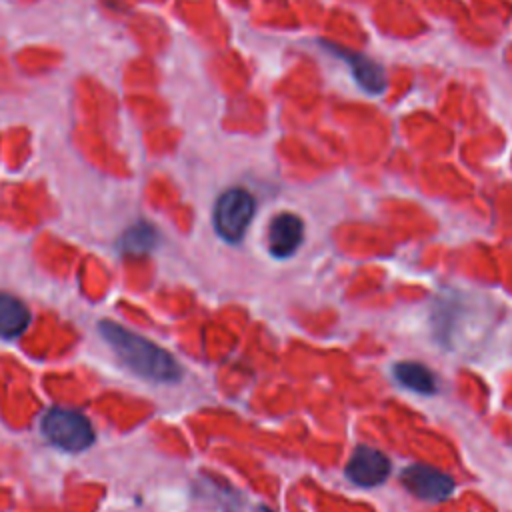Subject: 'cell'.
Masks as SVG:
<instances>
[{"instance_id": "1", "label": "cell", "mask_w": 512, "mask_h": 512, "mask_svg": "<svg viewBox=\"0 0 512 512\" xmlns=\"http://www.w3.org/2000/svg\"><path fill=\"white\" fill-rule=\"evenodd\" d=\"M98 330L106 340V344L112 348V352L136 376L150 382H162V384L180 380L182 376L180 364L162 346L154 344L152 340L112 320H102L98 324Z\"/></svg>"}, {"instance_id": "2", "label": "cell", "mask_w": 512, "mask_h": 512, "mask_svg": "<svg viewBox=\"0 0 512 512\" xmlns=\"http://www.w3.org/2000/svg\"><path fill=\"white\" fill-rule=\"evenodd\" d=\"M256 214V200L244 188H228L224 190L212 212V224L216 234L228 242L238 244L248 232Z\"/></svg>"}, {"instance_id": "3", "label": "cell", "mask_w": 512, "mask_h": 512, "mask_svg": "<svg viewBox=\"0 0 512 512\" xmlns=\"http://www.w3.org/2000/svg\"><path fill=\"white\" fill-rule=\"evenodd\" d=\"M42 434L64 452H82L96 440L88 418L70 408H50L42 418Z\"/></svg>"}, {"instance_id": "4", "label": "cell", "mask_w": 512, "mask_h": 512, "mask_svg": "<svg viewBox=\"0 0 512 512\" xmlns=\"http://www.w3.org/2000/svg\"><path fill=\"white\" fill-rule=\"evenodd\" d=\"M402 486L424 502H442L454 494V480L446 472L428 464H410L400 472Z\"/></svg>"}, {"instance_id": "5", "label": "cell", "mask_w": 512, "mask_h": 512, "mask_svg": "<svg viewBox=\"0 0 512 512\" xmlns=\"http://www.w3.org/2000/svg\"><path fill=\"white\" fill-rule=\"evenodd\" d=\"M390 470L392 466L384 452H380L378 448L360 444L354 448L352 456L348 458L344 474L354 486L376 488L388 480Z\"/></svg>"}, {"instance_id": "6", "label": "cell", "mask_w": 512, "mask_h": 512, "mask_svg": "<svg viewBox=\"0 0 512 512\" xmlns=\"http://www.w3.org/2000/svg\"><path fill=\"white\" fill-rule=\"evenodd\" d=\"M304 242V222L298 214L280 212L276 214L266 232V248L272 258H292Z\"/></svg>"}, {"instance_id": "7", "label": "cell", "mask_w": 512, "mask_h": 512, "mask_svg": "<svg viewBox=\"0 0 512 512\" xmlns=\"http://www.w3.org/2000/svg\"><path fill=\"white\" fill-rule=\"evenodd\" d=\"M338 54L346 60L354 80L358 86L368 92V94H382L386 90V74L382 66L368 56L360 52H350V50H338Z\"/></svg>"}, {"instance_id": "8", "label": "cell", "mask_w": 512, "mask_h": 512, "mask_svg": "<svg viewBox=\"0 0 512 512\" xmlns=\"http://www.w3.org/2000/svg\"><path fill=\"white\" fill-rule=\"evenodd\" d=\"M392 376L402 388L412 390L422 396H432L438 390V380H436L434 372L428 366L414 362V360L396 362L392 366Z\"/></svg>"}, {"instance_id": "9", "label": "cell", "mask_w": 512, "mask_h": 512, "mask_svg": "<svg viewBox=\"0 0 512 512\" xmlns=\"http://www.w3.org/2000/svg\"><path fill=\"white\" fill-rule=\"evenodd\" d=\"M30 324V312L22 300L0 292V338H16Z\"/></svg>"}, {"instance_id": "10", "label": "cell", "mask_w": 512, "mask_h": 512, "mask_svg": "<svg viewBox=\"0 0 512 512\" xmlns=\"http://www.w3.org/2000/svg\"><path fill=\"white\" fill-rule=\"evenodd\" d=\"M158 242V232L148 222H136L118 240V248L128 256H142L150 252Z\"/></svg>"}, {"instance_id": "11", "label": "cell", "mask_w": 512, "mask_h": 512, "mask_svg": "<svg viewBox=\"0 0 512 512\" xmlns=\"http://www.w3.org/2000/svg\"><path fill=\"white\" fill-rule=\"evenodd\" d=\"M200 492H204L210 502H216L212 506L216 512H238L242 508L240 494L234 488L224 486L214 478H204Z\"/></svg>"}, {"instance_id": "12", "label": "cell", "mask_w": 512, "mask_h": 512, "mask_svg": "<svg viewBox=\"0 0 512 512\" xmlns=\"http://www.w3.org/2000/svg\"><path fill=\"white\" fill-rule=\"evenodd\" d=\"M258 512H276V510H272V508H268V506H260Z\"/></svg>"}]
</instances>
